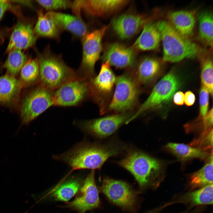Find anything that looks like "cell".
Here are the masks:
<instances>
[{"label":"cell","mask_w":213,"mask_h":213,"mask_svg":"<svg viewBox=\"0 0 213 213\" xmlns=\"http://www.w3.org/2000/svg\"><path fill=\"white\" fill-rule=\"evenodd\" d=\"M121 146L114 144L102 145L83 142L71 149L59 155L55 159L63 161L72 168L77 170L100 168L110 157L120 153Z\"/></svg>","instance_id":"cell-1"},{"label":"cell","mask_w":213,"mask_h":213,"mask_svg":"<svg viewBox=\"0 0 213 213\" xmlns=\"http://www.w3.org/2000/svg\"><path fill=\"white\" fill-rule=\"evenodd\" d=\"M163 47L162 62H176L185 58L197 57L201 47L176 31L166 20L156 23Z\"/></svg>","instance_id":"cell-2"},{"label":"cell","mask_w":213,"mask_h":213,"mask_svg":"<svg viewBox=\"0 0 213 213\" xmlns=\"http://www.w3.org/2000/svg\"><path fill=\"white\" fill-rule=\"evenodd\" d=\"M40 85L54 91L76 76L74 70L68 66L61 57L53 53L49 47L38 55Z\"/></svg>","instance_id":"cell-3"},{"label":"cell","mask_w":213,"mask_h":213,"mask_svg":"<svg viewBox=\"0 0 213 213\" xmlns=\"http://www.w3.org/2000/svg\"><path fill=\"white\" fill-rule=\"evenodd\" d=\"M114 91L106 109L116 114L128 112L137 103L140 86L132 73L127 72L116 78Z\"/></svg>","instance_id":"cell-4"},{"label":"cell","mask_w":213,"mask_h":213,"mask_svg":"<svg viewBox=\"0 0 213 213\" xmlns=\"http://www.w3.org/2000/svg\"><path fill=\"white\" fill-rule=\"evenodd\" d=\"M117 163L129 171L141 186L156 181L161 173V167L158 161L138 151H130Z\"/></svg>","instance_id":"cell-5"},{"label":"cell","mask_w":213,"mask_h":213,"mask_svg":"<svg viewBox=\"0 0 213 213\" xmlns=\"http://www.w3.org/2000/svg\"><path fill=\"white\" fill-rule=\"evenodd\" d=\"M181 85L180 81L175 73L173 71L169 72L157 83L148 97L133 114L126 123L148 110L168 103Z\"/></svg>","instance_id":"cell-6"},{"label":"cell","mask_w":213,"mask_h":213,"mask_svg":"<svg viewBox=\"0 0 213 213\" xmlns=\"http://www.w3.org/2000/svg\"><path fill=\"white\" fill-rule=\"evenodd\" d=\"M109 26L88 33L82 38V58L76 72L77 77L89 79L93 76L95 65L102 51V39Z\"/></svg>","instance_id":"cell-7"},{"label":"cell","mask_w":213,"mask_h":213,"mask_svg":"<svg viewBox=\"0 0 213 213\" xmlns=\"http://www.w3.org/2000/svg\"><path fill=\"white\" fill-rule=\"evenodd\" d=\"M110 66L107 61L104 62L98 75L88 80L90 96L99 104L102 114L105 112L117 78Z\"/></svg>","instance_id":"cell-8"},{"label":"cell","mask_w":213,"mask_h":213,"mask_svg":"<svg viewBox=\"0 0 213 213\" xmlns=\"http://www.w3.org/2000/svg\"><path fill=\"white\" fill-rule=\"evenodd\" d=\"M53 91L40 85L26 96L22 102L20 108L23 124L29 123L54 105Z\"/></svg>","instance_id":"cell-9"},{"label":"cell","mask_w":213,"mask_h":213,"mask_svg":"<svg viewBox=\"0 0 213 213\" xmlns=\"http://www.w3.org/2000/svg\"><path fill=\"white\" fill-rule=\"evenodd\" d=\"M89 96L88 79L76 76L53 91L54 105L76 106Z\"/></svg>","instance_id":"cell-10"},{"label":"cell","mask_w":213,"mask_h":213,"mask_svg":"<svg viewBox=\"0 0 213 213\" xmlns=\"http://www.w3.org/2000/svg\"><path fill=\"white\" fill-rule=\"evenodd\" d=\"M100 189L112 202L123 208L130 210L135 204V194L126 182L106 178Z\"/></svg>","instance_id":"cell-11"},{"label":"cell","mask_w":213,"mask_h":213,"mask_svg":"<svg viewBox=\"0 0 213 213\" xmlns=\"http://www.w3.org/2000/svg\"><path fill=\"white\" fill-rule=\"evenodd\" d=\"M133 114L129 112L116 114L84 121L81 126L83 130L99 138L107 137L126 123Z\"/></svg>","instance_id":"cell-12"},{"label":"cell","mask_w":213,"mask_h":213,"mask_svg":"<svg viewBox=\"0 0 213 213\" xmlns=\"http://www.w3.org/2000/svg\"><path fill=\"white\" fill-rule=\"evenodd\" d=\"M80 191V195L68 204V207L84 213L99 206L100 201L95 182L94 170H92L87 176Z\"/></svg>","instance_id":"cell-13"},{"label":"cell","mask_w":213,"mask_h":213,"mask_svg":"<svg viewBox=\"0 0 213 213\" xmlns=\"http://www.w3.org/2000/svg\"><path fill=\"white\" fill-rule=\"evenodd\" d=\"M128 2L123 0H77L72 2L71 8L76 15H80L83 11L90 15L100 16L115 11Z\"/></svg>","instance_id":"cell-14"},{"label":"cell","mask_w":213,"mask_h":213,"mask_svg":"<svg viewBox=\"0 0 213 213\" xmlns=\"http://www.w3.org/2000/svg\"><path fill=\"white\" fill-rule=\"evenodd\" d=\"M149 19L145 15L126 13L117 17L112 22L114 30L122 39L130 38L136 34Z\"/></svg>","instance_id":"cell-15"},{"label":"cell","mask_w":213,"mask_h":213,"mask_svg":"<svg viewBox=\"0 0 213 213\" xmlns=\"http://www.w3.org/2000/svg\"><path fill=\"white\" fill-rule=\"evenodd\" d=\"M103 60L104 62L107 61L110 66L123 69L133 66L135 64V57L133 47L114 43L107 47Z\"/></svg>","instance_id":"cell-16"},{"label":"cell","mask_w":213,"mask_h":213,"mask_svg":"<svg viewBox=\"0 0 213 213\" xmlns=\"http://www.w3.org/2000/svg\"><path fill=\"white\" fill-rule=\"evenodd\" d=\"M199 9L198 7L170 11L167 14L166 20L180 34L190 38L194 29Z\"/></svg>","instance_id":"cell-17"},{"label":"cell","mask_w":213,"mask_h":213,"mask_svg":"<svg viewBox=\"0 0 213 213\" xmlns=\"http://www.w3.org/2000/svg\"><path fill=\"white\" fill-rule=\"evenodd\" d=\"M37 37L31 24L19 22L12 33L7 51L28 48L35 44Z\"/></svg>","instance_id":"cell-18"},{"label":"cell","mask_w":213,"mask_h":213,"mask_svg":"<svg viewBox=\"0 0 213 213\" xmlns=\"http://www.w3.org/2000/svg\"><path fill=\"white\" fill-rule=\"evenodd\" d=\"M46 14L61 30H66L79 37L83 38L88 33L87 26L81 18L54 11H49Z\"/></svg>","instance_id":"cell-19"},{"label":"cell","mask_w":213,"mask_h":213,"mask_svg":"<svg viewBox=\"0 0 213 213\" xmlns=\"http://www.w3.org/2000/svg\"><path fill=\"white\" fill-rule=\"evenodd\" d=\"M161 41L160 33L156 23L150 20L143 27L133 47L143 51L154 50L159 47Z\"/></svg>","instance_id":"cell-20"},{"label":"cell","mask_w":213,"mask_h":213,"mask_svg":"<svg viewBox=\"0 0 213 213\" xmlns=\"http://www.w3.org/2000/svg\"><path fill=\"white\" fill-rule=\"evenodd\" d=\"M161 64L158 60L147 57L141 60L132 73L140 86L152 82L159 72Z\"/></svg>","instance_id":"cell-21"},{"label":"cell","mask_w":213,"mask_h":213,"mask_svg":"<svg viewBox=\"0 0 213 213\" xmlns=\"http://www.w3.org/2000/svg\"><path fill=\"white\" fill-rule=\"evenodd\" d=\"M23 86L15 77L8 74L0 77V104L10 105L17 101Z\"/></svg>","instance_id":"cell-22"},{"label":"cell","mask_w":213,"mask_h":213,"mask_svg":"<svg viewBox=\"0 0 213 213\" xmlns=\"http://www.w3.org/2000/svg\"><path fill=\"white\" fill-rule=\"evenodd\" d=\"M199 29L197 38L205 47L212 48L213 45V13L208 10L198 12L197 16Z\"/></svg>","instance_id":"cell-23"},{"label":"cell","mask_w":213,"mask_h":213,"mask_svg":"<svg viewBox=\"0 0 213 213\" xmlns=\"http://www.w3.org/2000/svg\"><path fill=\"white\" fill-rule=\"evenodd\" d=\"M187 204L191 207L213 204V184L209 185L196 191L188 192L176 201Z\"/></svg>","instance_id":"cell-24"},{"label":"cell","mask_w":213,"mask_h":213,"mask_svg":"<svg viewBox=\"0 0 213 213\" xmlns=\"http://www.w3.org/2000/svg\"><path fill=\"white\" fill-rule=\"evenodd\" d=\"M211 49L207 50L201 48L197 57L200 62L201 79L202 85L213 95V60Z\"/></svg>","instance_id":"cell-25"},{"label":"cell","mask_w":213,"mask_h":213,"mask_svg":"<svg viewBox=\"0 0 213 213\" xmlns=\"http://www.w3.org/2000/svg\"><path fill=\"white\" fill-rule=\"evenodd\" d=\"M166 148L180 160L185 161L194 158L204 159L208 154L199 148L187 145L174 143H168Z\"/></svg>","instance_id":"cell-26"},{"label":"cell","mask_w":213,"mask_h":213,"mask_svg":"<svg viewBox=\"0 0 213 213\" xmlns=\"http://www.w3.org/2000/svg\"><path fill=\"white\" fill-rule=\"evenodd\" d=\"M37 36L57 38L61 30L54 21L43 13L42 10L38 13L37 22L33 29Z\"/></svg>","instance_id":"cell-27"},{"label":"cell","mask_w":213,"mask_h":213,"mask_svg":"<svg viewBox=\"0 0 213 213\" xmlns=\"http://www.w3.org/2000/svg\"><path fill=\"white\" fill-rule=\"evenodd\" d=\"M210 159L209 162L191 176L189 185L191 189L201 188L213 184L212 154Z\"/></svg>","instance_id":"cell-28"},{"label":"cell","mask_w":213,"mask_h":213,"mask_svg":"<svg viewBox=\"0 0 213 213\" xmlns=\"http://www.w3.org/2000/svg\"><path fill=\"white\" fill-rule=\"evenodd\" d=\"M4 67L7 74L15 77L28 61L27 55L21 50L13 49L9 52Z\"/></svg>","instance_id":"cell-29"},{"label":"cell","mask_w":213,"mask_h":213,"mask_svg":"<svg viewBox=\"0 0 213 213\" xmlns=\"http://www.w3.org/2000/svg\"><path fill=\"white\" fill-rule=\"evenodd\" d=\"M78 179H73L57 186L52 191V196L56 200L67 201L77 193L81 186Z\"/></svg>","instance_id":"cell-30"},{"label":"cell","mask_w":213,"mask_h":213,"mask_svg":"<svg viewBox=\"0 0 213 213\" xmlns=\"http://www.w3.org/2000/svg\"><path fill=\"white\" fill-rule=\"evenodd\" d=\"M23 87L39 81V67L37 59L28 60L20 72L19 80Z\"/></svg>","instance_id":"cell-31"},{"label":"cell","mask_w":213,"mask_h":213,"mask_svg":"<svg viewBox=\"0 0 213 213\" xmlns=\"http://www.w3.org/2000/svg\"><path fill=\"white\" fill-rule=\"evenodd\" d=\"M36 1L46 9L50 11L71 8L72 3V1L67 0H37Z\"/></svg>","instance_id":"cell-32"},{"label":"cell","mask_w":213,"mask_h":213,"mask_svg":"<svg viewBox=\"0 0 213 213\" xmlns=\"http://www.w3.org/2000/svg\"><path fill=\"white\" fill-rule=\"evenodd\" d=\"M192 143L195 146H199V149L203 150L204 149L212 147L213 145L212 128L205 130L199 137L194 140Z\"/></svg>","instance_id":"cell-33"},{"label":"cell","mask_w":213,"mask_h":213,"mask_svg":"<svg viewBox=\"0 0 213 213\" xmlns=\"http://www.w3.org/2000/svg\"><path fill=\"white\" fill-rule=\"evenodd\" d=\"M209 93L207 89L202 85L199 92V117H203L208 112Z\"/></svg>","instance_id":"cell-34"},{"label":"cell","mask_w":213,"mask_h":213,"mask_svg":"<svg viewBox=\"0 0 213 213\" xmlns=\"http://www.w3.org/2000/svg\"><path fill=\"white\" fill-rule=\"evenodd\" d=\"M184 95V102L186 105L191 106L195 102L196 97L194 94L190 91L186 92Z\"/></svg>","instance_id":"cell-35"},{"label":"cell","mask_w":213,"mask_h":213,"mask_svg":"<svg viewBox=\"0 0 213 213\" xmlns=\"http://www.w3.org/2000/svg\"><path fill=\"white\" fill-rule=\"evenodd\" d=\"M174 103L178 105H182L184 102V95L181 91L176 92L173 97Z\"/></svg>","instance_id":"cell-36"},{"label":"cell","mask_w":213,"mask_h":213,"mask_svg":"<svg viewBox=\"0 0 213 213\" xmlns=\"http://www.w3.org/2000/svg\"><path fill=\"white\" fill-rule=\"evenodd\" d=\"M9 6L8 1L0 0V20Z\"/></svg>","instance_id":"cell-37"},{"label":"cell","mask_w":213,"mask_h":213,"mask_svg":"<svg viewBox=\"0 0 213 213\" xmlns=\"http://www.w3.org/2000/svg\"><path fill=\"white\" fill-rule=\"evenodd\" d=\"M154 213V212L151 211V212H149L148 213Z\"/></svg>","instance_id":"cell-38"}]
</instances>
